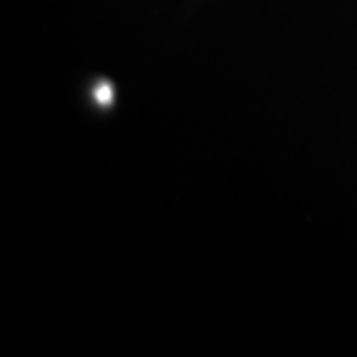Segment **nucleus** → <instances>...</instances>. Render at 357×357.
<instances>
[{"label": "nucleus", "instance_id": "f257e3e1", "mask_svg": "<svg viewBox=\"0 0 357 357\" xmlns=\"http://www.w3.org/2000/svg\"><path fill=\"white\" fill-rule=\"evenodd\" d=\"M96 98L100 100V103H107L112 102V86L107 84V82H102L100 86H98V89H96Z\"/></svg>", "mask_w": 357, "mask_h": 357}]
</instances>
